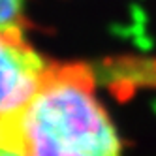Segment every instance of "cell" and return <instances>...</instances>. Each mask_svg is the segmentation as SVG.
<instances>
[{
  "instance_id": "cell-1",
  "label": "cell",
  "mask_w": 156,
  "mask_h": 156,
  "mask_svg": "<svg viewBox=\"0 0 156 156\" xmlns=\"http://www.w3.org/2000/svg\"><path fill=\"white\" fill-rule=\"evenodd\" d=\"M27 156H122V143L85 64H51L19 109Z\"/></svg>"
},
{
  "instance_id": "cell-2",
  "label": "cell",
  "mask_w": 156,
  "mask_h": 156,
  "mask_svg": "<svg viewBox=\"0 0 156 156\" xmlns=\"http://www.w3.org/2000/svg\"><path fill=\"white\" fill-rule=\"evenodd\" d=\"M47 66L23 30L0 28V115H13L27 104Z\"/></svg>"
},
{
  "instance_id": "cell-3",
  "label": "cell",
  "mask_w": 156,
  "mask_h": 156,
  "mask_svg": "<svg viewBox=\"0 0 156 156\" xmlns=\"http://www.w3.org/2000/svg\"><path fill=\"white\" fill-rule=\"evenodd\" d=\"M17 113L0 115V156H27Z\"/></svg>"
},
{
  "instance_id": "cell-4",
  "label": "cell",
  "mask_w": 156,
  "mask_h": 156,
  "mask_svg": "<svg viewBox=\"0 0 156 156\" xmlns=\"http://www.w3.org/2000/svg\"><path fill=\"white\" fill-rule=\"evenodd\" d=\"M0 28L25 30V0H0Z\"/></svg>"
}]
</instances>
